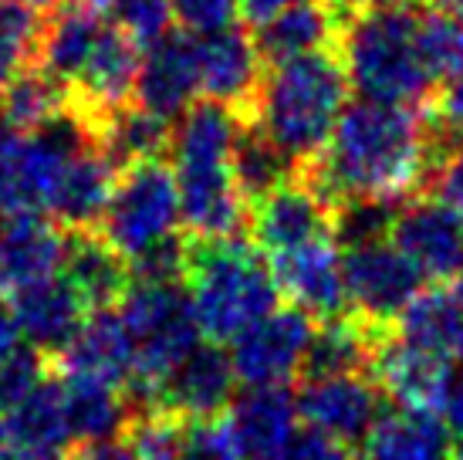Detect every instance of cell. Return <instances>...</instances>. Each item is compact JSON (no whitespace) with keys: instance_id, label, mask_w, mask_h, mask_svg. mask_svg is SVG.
<instances>
[{"instance_id":"1","label":"cell","mask_w":463,"mask_h":460,"mask_svg":"<svg viewBox=\"0 0 463 460\" xmlns=\"http://www.w3.org/2000/svg\"><path fill=\"white\" fill-rule=\"evenodd\" d=\"M437 153V126L406 105L359 99L342 112L322 156L301 169L335 210L352 200L406 204L423 196Z\"/></svg>"},{"instance_id":"43","label":"cell","mask_w":463,"mask_h":460,"mask_svg":"<svg viewBox=\"0 0 463 460\" xmlns=\"http://www.w3.org/2000/svg\"><path fill=\"white\" fill-rule=\"evenodd\" d=\"M21 342H24V339H21L17 319H14V311H11V302H4V298H0V359L11 356Z\"/></svg>"},{"instance_id":"39","label":"cell","mask_w":463,"mask_h":460,"mask_svg":"<svg viewBox=\"0 0 463 460\" xmlns=\"http://www.w3.org/2000/svg\"><path fill=\"white\" fill-rule=\"evenodd\" d=\"M281 460H355V457H352L348 444L308 426V430H298L291 436V444L284 447Z\"/></svg>"},{"instance_id":"30","label":"cell","mask_w":463,"mask_h":460,"mask_svg":"<svg viewBox=\"0 0 463 460\" xmlns=\"http://www.w3.org/2000/svg\"><path fill=\"white\" fill-rule=\"evenodd\" d=\"M71 105V95L61 81H54L38 64L14 75L7 85H0V129L11 132H34L44 122H52L58 112Z\"/></svg>"},{"instance_id":"45","label":"cell","mask_w":463,"mask_h":460,"mask_svg":"<svg viewBox=\"0 0 463 460\" xmlns=\"http://www.w3.org/2000/svg\"><path fill=\"white\" fill-rule=\"evenodd\" d=\"M426 4H433V7H439V11H447L463 21V0H426Z\"/></svg>"},{"instance_id":"20","label":"cell","mask_w":463,"mask_h":460,"mask_svg":"<svg viewBox=\"0 0 463 460\" xmlns=\"http://www.w3.org/2000/svg\"><path fill=\"white\" fill-rule=\"evenodd\" d=\"M65 376H81L95 383H109L118 389H132L136 379V352L126 321L118 308H99L91 311L81 332L71 339L65 352L58 356Z\"/></svg>"},{"instance_id":"29","label":"cell","mask_w":463,"mask_h":460,"mask_svg":"<svg viewBox=\"0 0 463 460\" xmlns=\"http://www.w3.org/2000/svg\"><path fill=\"white\" fill-rule=\"evenodd\" d=\"M169 136H173V122L146 112L136 102L122 105L105 115L102 122H95V139L112 156L118 169L146 163V159H163L169 153Z\"/></svg>"},{"instance_id":"11","label":"cell","mask_w":463,"mask_h":460,"mask_svg":"<svg viewBox=\"0 0 463 460\" xmlns=\"http://www.w3.org/2000/svg\"><path fill=\"white\" fill-rule=\"evenodd\" d=\"M298 417L322 434L359 444L369 436L373 423L383 417V386L369 372H342V376H315L298 386Z\"/></svg>"},{"instance_id":"26","label":"cell","mask_w":463,"mask_h":460,"mask_svg":"<svg viewBox=\"0 0 463 460\" xmlns=\"http://www.w3.org/2000/svg\"><path fill=\"white\" fill-rule=\"evenodd\" d=\"M61 274L75 284L91 311L116 308L122 302V294L129 292L132 278H136L129 261L118 254L99 230L68 234V254Z\"/></svg>"},{"instance_id":"38","label":"cell","mask_w":463,"mask_h":460,"mask_svg":"<svg viewBox=\"0 0 463 460\" xmlns=\"http://www.w3.org/2000/svg\"><path fill=\"white\" fill-rule=\"evenodd\" d=\"M176 24L190 34H210L220 27L237 24L241 0H173Z\"/></svg>"},{"instance_id":"8","label":"cell","mask_w":463,"mask_h":460,"mask_svg":"<svg viewBox=\"0 0 463 460\" xmlns=\"http://www.w3.org/2000/svg\"><path fill=\"white\" fill-rule=\"evenodd\" d=\"M342 274L348 311L383 332L396 329L399 315L426 284L423 268L410 254H402L389 237L342 247Z\"/></svg>"},{"instance_id":"25","label":"cell","mask_w":463,"mask_h":460,"mask_svg":"<svg viewBox=\"0 0 463 460\" xmlns=\"http://www.w3.org/2000/svg\"><path fill=\"white\" fill-rule=\"evenodd\" d=\"M362 454L365 460H453V440L433 409L396 407L373 423Z\"/></svg>"},{"instance_id":"4","label":"cell","mask_w":463,"mask_h":460,"mask_svg":"<svg viewBox=\"0 0 463 460\" xmlns=\"http://www.w3.org/2000/svg\"><path fill=\"white\" fill-rule=\"evenodd\" d=\"M352 81L335 48L268 64L254 126L298 169L311 167L348 109Z\"/></svg>"},{"instance_id":"35","label":"cell","mask_w":463,"mask_h":460,"mask_svg":"<svg viewBox=\"0 0 463 460\" xmlns=\"http://www.w3.org/2000/svg\"><path fill=\"white\" fill-rule=\"evenodd\" d=\"M109 21H116L142 48L173 31V0H105Z\"/></svg>"},{"instance_id":"50","label":"cell","mask_w":463,"mask_h":460,"mask_svg":"<svg viewBox=\"0 0 463 460\" xmlns=\"http://www.w3.org/2000/svg\"><path fill=\"white\" fill-rule=\"evenodd\" d=\"M91 4H99V7H102V11H105V0H91Z\"/></svg>"},{"instance_id":"32","label":"cell","mask_w":463,"mask_h":460,"mask_svg":"<svg viewBox=\"0 0 463 460\" xmlns=\"http://www.w3.org/2000/svg\"><path fill=\"white\" fill-rule=\"evenodd\" d=\"M41 27L44 21L34 0H0V85L34 64Z\"/></svg>"},{"instance_id":"19","label":"cell","mask_w":463,"mask_h":460,"mask_svg":"<svg viewBox=\"0 0 463 460\" xmlns=\"http://www.w3.org/2000/svg\"><path fill=\"white\" fill-rule=\"evenodd\" d=\"M68 230L38 210H11L0 227V284L14 292L65 268Z\"/></svg>"},{"instance_id":"33","label":"cell","mask_w":463,"mask_h":460,"mask_svg":"<svg viewBox=\"0 0 463 460\" xmlns=\"http://www.w3.org/2000/svg\"><path fill=\"white\" fill-rule=\"evenodd\" d=\"M420 52L430 68V75L439 89L463 75V21L453 14L439 11L433 4L423 7L420 21Z\"/></svg>"},{"instance_id":"31","label":"cell","mask_w":463,"mask_h":460,"mask_svg":"<svg viewBox=\"0 0 463 460\" xmlns=\"http://www.w3.org/2000/svg\"><path fill=\"white\" fill-rule=\"evenodd\" d=\"M233 173H237V183H241V190H244L247 200L258 204L260 196H268L270 190H278L281 183L298 177L301 169H298L254 122H247L244 132H241V139H237Z\"/></svg>"},{"instance_id":"5","label":"cell","mask_w":463,"mask_h":460,"mask_svg":"<svg viewBox=\"0 0 463 460\" xmlns=\"http://www.w3.org/2000/svg\"><path fill=\"white\" fill-rule=\"evenodd\" d=\"M183 282L194 302L200 332L210 342H233L264 315L281 308V288L268 257L244 237L194 241Z\"/></svg>"},{"instance_id":"15","label":"cell","mask_w":463,"mask_h":460,"mask_svg":"<svg viewBox=\"0 0 463 460\" xmlns=\"http://www.w3.org/2000/svg\"><path fill=\"white\" fill-rule=\"evenodd\" d=\"M200 62H196V34L169 31L159 41L142 48V68L136 81V105L176 122L200 95Z\"/></svg>"},{"instance_id":"49","label":"cell","mask_w":463,"mask_h":460,"mask_svg":"<svg viewBox=\"0 0 463 460\" xmlns=\"http://www.w3.org/2000/svg\"><path fill=\"white\" fill-rule=\"evenodd\" d=\"M41 460H71V457H65V454H54V457H41Z\"/></svg>"},{"instance_id":"46","label":"cell","mask_w":463,"mask_h":460,"mask_svg":"<svg viewBox=\"0 0 463 460\" xmlns=\"http://www.w3.org/2000/svg\"><path fill=\"white\" fill-rule=\"evenodd\" d=\"M7 210H11V204H7V193H4V183H0V227H4V214H7Z\"/></svg>"},{"instance_id":"40","label":"cell","mask_w":463,"mask_h":460,"mask_svg":"<svg viewBox=\"0 0 463 460\" xmlns=\"http://www.w3.org/2000/svg\"><path fill=\"white\" fill-rule=\"evenodd\" d=\"M426 115L433 119V126L439 132H447L453 139H463V75L439 89L433 105L426 109Z\"/></svg>"},{"instance_id":"48","label":"cell","mask_w":463,"mask_h":460,"mask_svg":"<svg viewBox=\"0 0 463 460\" xmlns=\"http://www.w3.org/2000/svg\"><path fill=\"white\" fill-rule=\"evenodd\" d=\"M453 460H463V434H457L453 440Z\"/></svg>"},{"instance_id":"16","label":"cell","mask_w":463,"mask_h":460,"mask_svg":"<svg viewBox=\"0 0 463 460\" xmlns=\"http://www.w3.org/2000/svg\"><path fill=\"white\" fill-rule=\"evenodd\" d=\"M7 302H11V311L17 319L24 345L38 349L41 356L48 359L61 356L91 315L85 298L78 294V288L68 282L65 274L14 288Z\"/></svg>"},{"instance_id":"14","label":"cell","mask_w":463,"mask_h":460,"mask_svg":"<svg viewBox=\"0 0 463 460\" xmlns=\"http://www.w3.org/2000/svg\"><path fill=\"white\" fill-rule=\"evenodd\" d=\"M237 372H233L231 352H223L220 342L196 345L190 356L183 359L176 369L169 372L159 393H156V409H166L180 420H206L227 413L237 397Z\"/></svg>"},{"instance_id":"21","label":"cell","mask_w":463,"mask_h":460,"mask_svg":"<svg viewBox=\"0 0 463 460\" xmlns=\"http://www.w3.org/2000/svg\"><path fill=\"white\" fill-rule=\"evenodd\" d=\"M105 24H109V14L91 0H68L61 7H54L52 17L41 27L34 64L41 72H48L54 81H61L71 95L81 68L89 64L95 44L102 38Z\"/></svg>"},{"instance_id":"23","label":"cell","mask_w":463,"mask_h":460,"mask_svg":"<svg viewBox=\"0 0 463 460\" xmlns=\"http://www.w3.org/2000/svg\"><path fill=\"white\" fill-rule=\"evenodd\" d=\"M227 417L247 460H281L284 447L298 434V399L288 386H244Z\"/></svg>"},{"instance_id":"24","label":"cell","mask_w":463,"mask_h":460,"mask_svg":"<svg viewBox=\"0 0 463 460\" xmlns=\"http://www.w3.org/2000/svg\"><path fill=\"white\" fill-rule=\"evenodd\" d=\"M338 38V0H298L254 27L264 64H281L301 54L328 52Z\"/></svg>"},{"instance_id":"9","label":"cell","mask_w":463,"mask_h":460,"mask_svg":"<svg viewBox=\"0 0 463 460\" xmlns=\"http://www.w3.org/2000/svg\"><path fill=\"white\" fill-rule=\"evenodd\" d=\"M250 241L260 254L274 261L308 244L335 237V204L308 177H291L278 190L250 204ZM338 241V237H335Z\"/></svg>"},{"instance_id":"7","label":"cell","mask_w":463,"mask_h":460,"mask_svg":"<svg viewBox=\"0 0 463 460\" xmlns=\"http://www.w3.org/2000/svg\"><path fill=\"white\" fill-rule=\"evenodd\" d=\"M99 234L129 264H139L142 257L186 237L180 190H176V177H173L166 156L118 169L116 190L105 206Z\"/></svg>"},{"instance_id":"6","label":"cell","mask_w":463,"mask_h":460,"mask_svg":"<svg viewBox=\"0 0 463 460\" xmlns=\"http://www.w3.org/2000/svg\"><path fill=\"white\" fill-rule=\"evenodd\" d=\"M116 308L136 352L129 397L136 409H146L156 403L163 379L203 342V332L183 278H132Z\"/></svg>"},{"instance_id":"10","label":"cell","mask_w":463,"mask_h":460,"mask_svg":"<svg viewBox=\"0 0 463 460\" xmlns=\"http://www.w3.org/2000/svg\"><path fill=\"white\" fill-rule=\"evenodd\" d=\"M315 319L301 308H274L231 342V362L241 386H288L301 379Z\"/></svg>"},{"instance_id":"47","label":"cell","mask_w":463,"mask_h":460,"mask_svg":"<svg viewBox=\"0 0 463 460\" xmlns=\"http://www.w3.org/2000/svg\"><path fill=\"white\" fill-rule=\"evenodd\" d=\"M41 11H54V7H61V4H68V0H34Z\"/></svg>"},{"instance_id":"41","label":"cell","mask_w":463,"mask_h":460,"mask_svg":"<svg viewBox=\"0 0 463 460\" xmlns=\"http://www.w3.org/2000/svg\"><path fill=\"white\" fill-rule=\"evenodd\" d=\"M71 460H139L132 444L122 436H112V440H99V444H81V447L71 450Z\"/></svg>"},{"instance_id":"13","label":"cell","mask_w":463,"mask_h":460,"mask_svg":"<svg viewBox=\"0 0 463 460\" xmlns=\"http://www.w3.org/2000/svg\"><path fill=\"white\" fill-rule=\"evenodd\" d=\"M389 241L410 254L426 278H457L463 271V214L437 196H412L396 206Z\"/></svg>"},{"instance_id":"17","label":"cell","mask_w":463,"mask_h":460,"mask_svg":"<svg viewBox=\"0 0 463 460\" xmlns=\"http://www.w3.org/2000/svg\"><path fill=\"white\" fill-rule=\"evenodd\" d=\"M450 369V356L410 342L396 329L379 342L373 359V379L383 386L389 399H396L399 407L433 409V413H439L443 407Z\"/></svg>"},{"instance_id":"12","label":"cell","mask_w":463,"mask_h":460,"mask_svg":"<svg viewBox=\"0 0 463 460\" xmlns=\"http://www.w3.org/2000/svg\"><path fill=\"white\" fill-rule=\"evenodd\" d=\"M196 62H200V89L206 99L231 105L244 115V122H254L260 85L268 75L254 31L231 24L210 34H196Z\"/></svg>"},{"instance_id":"22","label":"cell","mask_w":463,"mask_h":460,"mask_svg":"<svg viewBox=\"0 0 463 460\" xmlns=\"http://www.w3.org/2000/svg\"><path fill=\"white\" fill-rule=\"evenodd\" d=\"M118 167L112 156L105 153L99 139L89 142L81 153L68 163L65 177L58 183L48 217H54L68 234H85V230H99L105 217V206L112 200L116 190Z\"/></svg>"},{"instance_id":"34","label":"cell","mask_w":463,"mask_h":460,"mask_svg":"<svg viewBox=\"0 0 463 460\" xmlns=\"http://www.w3.org/2000/svg\"><path fill=\"white\" fill-rule=\"evenodd\" d=\"M180 460H247L227 413L206 420H183Z\"/></svg>"},{"instance_id":"44","label":"cell","mask_w":463,"mask_h":460,"mask_svg":"<svg viewBox=\"0 0 463 460\" xmlns=\"http://www.w3.org/2000/svg\"><path fill=\"white\" fill-rule=\"evenodd\" d=\"M291 4H298V0H241V14L258 27L264 21H270L274 14H281L284 7H291Z\"/></svg>"},{"instance_id":"3","label":"cell","mask_w":463,"mask_h":460,"mask_svg":"<svg viewBox=\"0 0 463 460\" xmlns=\"http://www.w3.org/2000/svg\"><path fill=\"white\" fill-rule=\"evenodd\" d=\"M244 126V115L213 99L194 102L173 122L169 167L180 190L183 230L194 241L241 237L250 224V200L233 173Z\"/></svg>"},{"instance_id":"2","label":"cell","mask_w":463,"mask_h":460,"mask_svg":"<svg viewBox=\"0 0 463 460\" xmlns=\"http://www.w3.org/2000/svg\"><path fill=\"white\" fill-rule=\"evenodd\" d=\"M426 0H338L335 54L352 91L383 105L426 112L439 95L420 52Z\"/></svg>"},{"instance_id":"36","label":"cell","mask_w":463,"mask_h":460,"mask_svg":"<svg viewBox=\"0 0 463 460\" xmlns=\"http://www.w3.org/2000/svg\"><path fill=\"white\" fill-rule=\"evenodd\" d=\"M433 122V119H430ZM423 196H437L457 214H463V139H453L437 129V153L426 173Z\"/></svg>"},{"instance_id":"27","label":"cell","mask_w":463,"mask_h":460,"mask_svg":"<svg viewBox=\"0 0 463 460\" xmlns=\"http://www.w3.org/2000/svg\"><path fill=\"white\" fill-rule=\"evenodd\" d=\"M61 389H65L68 434H71L75 447L112 440L129 430L132 417H136L129 389L81 379V376H65V372H61Z\"/></svg>"},{"instance_id":"42","label":"cell","mask_w":463,"mask_h":460,"mask_svg":"<svg viewBox=\"0 0 463 460\" xmlns=\"http://www.w3.org/2000/svg\"><path fill=\"white\" fill-rule=\"evenodd\" d=\"M439 413H443L447 426H453L457 434H463V356H460V362L450 369V383H447V393H443V407H439Z\"/></svg>"},{"instance_id":"28","label":"cell","mask_w":463,"mask_h":460,"mask_svg":"<svg viewBox=\"0 0 463 460\" xmlns=\"http://www.w3.org/2000/svg\"><path fill=\"white\" fill-rule=\"evenodd\" d=\"M396 332L410 342L437 349L443 356H463V278H447L423 288L399 315Z\"/></svg>"},{"instance_id":"37","label":"cell","mask_w":463,"mask_h":460,"mask_svg":"<svg viewBox=\"0 0 463 460\" xmlns=\"http://www.w3.org/2000/svg\"><path fill=\"white\" fill-rule=\"evenodd\" d=\"M48 366L52 359L41 356L31 345H17L11 356L0 359V413L17 407L48 376Z\"/></svg>"},{"instance_id":"18","label":"cell","mask_w":463,"mask_h":460,"mask_svg":"<svg viewBox=\"0 0 463 460\" xmlns=\"http://www.w3.org/2000/svg\"><path fill=\"white\" fill-rule=\"evenodd\" d=\"M281 294L295 308L308 311L315 321L338 319L348 311L345 274H342V247L338 241H318L301 251L268 261Z\"/></svg>"}]
</instances>
